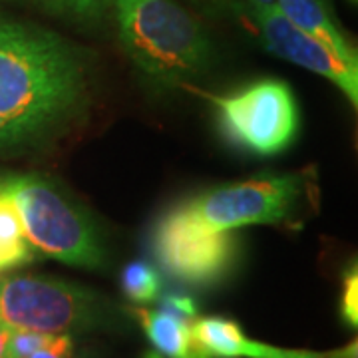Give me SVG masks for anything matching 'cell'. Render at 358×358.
Instances as JSON below:
<instances>
[{"label":"cell","mask_w":358,"mask_h":358,"mask_svg":"<svg viewBox=\"0 0 358 358\" xmlns=\"http://www.w3.org/2000/svg\"><path fill=\"white\" fill-rule=\"evenodd\" d=\"M80 48L40 26L0 16V150L48 143L88 102Z\"/></svg>","instance_id":"cell-1"},{"label":"cell","mask_w":358,"mask_h":358,"mask_svg":"<svg viewBox=\"0 0 358 358\" xmlns=\"http://www.w3.org/2000/svg\"><path fill=\"white\" fill-rule=\"evenodd\" d=\"M110 13L129 60L164 88L185 86L213 62L201 20L176 0H110Z\"/></svg>","instance_id":"cell-2"},{"label":"cell","mask_w":358,"mask_h":358,"mask_svg":"<svg viewBox=\"0 0 358 358\" xmlns=\"http://www.w3.org/2000/svg\"><path fill=\"white\" fill-rule=\"evenodd\" d=\"M20 211L28 243L34 251L72 267L98 268L103 247L92 219L48 178L22 173L0 179Z\"/></svg>","instance_id":"cell-3"},{"label":"cell","mask_w":358,"mask_h":358,"mask_svg":"<svg viewBox=\"0 0 358 358\" xmlns=\"http://www.w3.org/2000/svg\"><path fill=\"white\" fill-rule=\"evenodd\" d=\"M110 320V305L82 285L48 277L0 279V324L10 331L84 333Z\"/></svg>","instance_id":"cell-4"},{"label":"cell","mask_w":358,"mask_h":358,"mask_svg":"<svg viewBox=\"0 0 358 358\" xmlns=\"http://www.w3.org/2000/svg\"><path fill=\"white\" fill-rule=\"evenodd\" d=\"M310 181L305 173L265 176L221 185L176 205L187 221L209 231H237L247 225H277L299 213Z\"/></svg>","instance_id":"cell-5"},{"label":"cell","mask_w":358,"mask_h":358,"mask_svg":"<svg viewBox=\"0 0 358 358\" xmlns=\"http://www.w3.org/2000/svg\"><path fill=\"white\" fill-rule=\"evenodd\" d=\"M217 110L223 134L255 155H277L296 138L301 115L293 90L282 80L265 78L229 96L203 94Z\"/></svg>","instance_id":"cell-6"},{"label":"cell","mask_w":358,"mask_h":358,"mask_svg":"<svg viewBox=\"0 0 358 358\" xmlns=\"http://www.w3.org/2000/svg\"><path fill=\"white\" fill-rule=\"evenodd\" d=\"M152 243L167 275L197 287L219 282L237 261V239L231 231L203 229L176 207L157 221Z\"/></svg>","instance_id":"cell-7"},{"label":"cell","mask_w":358,"mask_h":358,"mask_svg":"<svg viewBox=\"0 0 358 358\" xmlns=\"http://www.w3.org/2000/svg\"><path fill=\"white\" fill-rule=\"evenodd\" d=\"M247 14L268 52L313 74L327 78L345 94L352 106H357L358 70L348 68L322 42L294 26L277 4L268 0H251L247 4Z\"/></svg>","instance_id":"cell-8"},{"label":"cell","mask_w":358,"mask_h":358,"mask_svg":"<svg viewBox=\"0 0 358 358\" xmlns=\"http://www.w3.org/2000/svg\"><path fill=\"white\" fill-rule=\"evenodd\" d=\"M192 336L203 358H355L357 346L341 352L287 350L249 338L235 320L225 317H201L192 320Z\"/></svg>","instance_id":"cell-9"},{"label":"cell","mask_w":358,"mask_h":358,"mask_svg":"<svg viewBox=\"0 0 358 358\" xmlns=\"http://www.w3.org/2000/svg\"><path fill=\"white\" fill-rule=\"evenodd\" d=\"M277 6L294 26L322 42L348 68L358 70L357 52L320 0H277Z\"/></svg>","instance_id":"cell-10"},{"label":"cell","mask_w":358,"mask_h":358,"mask_svg":"<svg viewBox=\"0 0 358 358\" xmlns=\"http://www.w3.org/2000/svg\"><path fill=\"white\" fill-rule=\"evenodd\" d=\"M138 319L150 343L167 358H203L193 343L192 322L181 320L166 310L129 308Z\"/></svg>","instance_id":"cell-11"},{"label":"cell","mask_w":358,"mask_h":358,"mask_svg":"<svg viewBox=\"0 0 358 358\" xmlns=\"http://www.w3.org/2000/svg\"><path fill=\"white\" fill-rule=\"evenodd\" d=\"M34 257L36 251L26 239L13 195L0 185V275L34 261Z\"/></svg>","instance_id":"cell-12"},{"label":"cell","mask_w":358,"mask_h":358,"mask_svg":"<svg viewBox=\"0 0 358 358\" xmlns=\"http://www.w3.org/2000/svg\"><path fill=\"white\" fill-rule=\"evenodd\" d=\"M122 291L128 296L129 301L145 305V303H154L159 299L164 282L162 275L157 273V268L145 261H134L128 263L122 271Z\"/></svg>","instance_id":"cell-13"},{"label":"cell","mask_w":358,"mask_h":358,"mask_svg":"<svg viewBox=\"0 0 358 358\" xmlns=\"http://www.w3.org/2000/svg\"><path fill=\"white\" fill-rule=\"evenodd\" d=\"M44 13L74 22H96L110 10V0H26Z\"/></svg>","instance_id":"cell-14"},{"label":"cell","mask_w":358,"mask_h":358,"mask_svg":"<svg viewBox=\"0 0 358 358\" xmlns=\"http://www.w3.org/2000/svg\"><path fill=\"white\" fill-rule=\"evenodd\" d=\"M341 315L348 327L357 329L358 324V273L357 265L346 268L343 281V299H341Z\"/></svg>","instance_id":"cell-15"},{"label":"cell","mask_w":358,"mask_h":358,"mask_svg":"<svg viewBox=\"0 0 358 358\" xmlns=\"http://www.w3.org/2000/svg\"><path fill=\"white\" fill-rule=\"evenodd\" d=\"M26 358H74V341L70 334H52L38 350Z\"/></svg>","instance_id":"cell-16"},{"label":"cell","mask_w":358,"mask_h":358,"mask_svg":"<svg viewBox=\"0 0 358 358\" xmlns=\"http://www.w3.org/2000/svg\"><path fill=\"white\" fill-rule=\"evenodd\" d=\"M162 310H166V313L181 320H187V322L197 319V305L187 294H167V296H164L162 299Z\"/></svg>","instance_id":"cell-17"},{"label":"cell","mask_w":358,"mask_h":358,"mask_svg":"<svg viewBox=\"0 0 358 358\" xmlns=\"http://www.w3.org/2000/svg\"><path fill=\"white\" fill-rule=\"evenodd\" d=\"M205 16H225L237 8V0H187Z\"/></svg>","instance_id":"cell-18"},{"label":"cell","mask_w":358,"mask_h":358,"mask_svg":"<svg viewBox=\"0 0 358 358\" xmlns=\"http://www.w3.org/2000/svg\"><path fill=\"white\" fill-rule=\"evenodd\" d=\"M10 329L0 324V358H6V348H8V341H10Z\"/></svg>","instance_id":"cell-19"},{"label":"cell","mask_w":358,"mask_h":358,"mask_svg":"<svg viewBox=\"0 0 358 358\" xmlns=\"http://www.w3.org/2000/svg\"><path fill=\"white\" fill-rule=\"evenodd\" d=\"M145 358H162V357H159V355H155V352H148Z\"/></svg>","instance_id":"cell-20"},{"label":"cell","mask_w":358,"mask_h":358,"mask_svg":"<svg viewBox=\"0 0 358 358\" xmlns=\"http://www.w3.org/2000/svg\"><path fill=\"white\" fill-rule=\"evenodd\" d=\"M352 2H357V0H352Z\"/></svg>","instance_id":"cell-21"}]
</instances>
